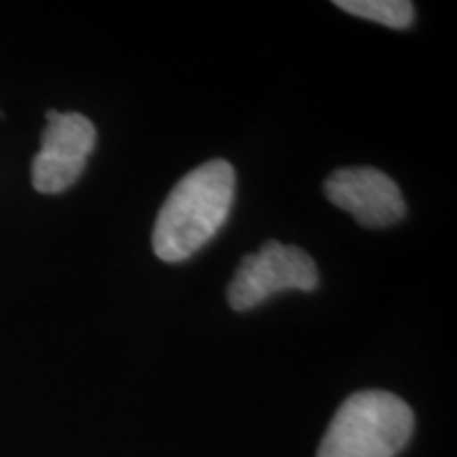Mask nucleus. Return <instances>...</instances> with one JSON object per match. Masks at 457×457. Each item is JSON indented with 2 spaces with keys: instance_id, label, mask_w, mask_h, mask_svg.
<instances>
[{
  "instance_id": "nucleus-1",
  "label": "nucleus",
  "mask_w": 457,
  "mask_h": 457,
  "mask_svg": "<svg viewBox=\"0 0 457 457\" xmlns=\"http://www.w3.org/2000/svg\"><path fill=\"white\" fill-rule=\"evenodd\" d=\"M236 199V170L210 159L176 182L153 228V250L163 262L197 254L225 225Z\"/></svg>"
},
{
  "instance_id": "nucleus-2",
  "label": "nucleus",
  "mask_w": 457,
  "mask_h": 457,
  "mask_svg": "<svg viewBox=\"0 0 457 457\" xmlns=\"http://www.w3.org/2000/svg\"><path fill=\"white\" fill-rule=\"evenodd\" d=\"M413 411L390 392L352 394L330 421L318 457H396L413 434Z\"/></svg>"
},
{
  "instance_id": "nucleus-3",
  "label": "nucleus",
  "mask_w": 457,
  "mask_h": 457,
  "mask_svg": "<svg viewBox=\"0 0 457 457\" xmlns=\"http://www.w3.org/2000/svg\"><path fill=\"white\" fill-rule=\"evenodd\" d=\"M320 284L316 262L305 250L265 242L259 253L244 256L228 284L227 299L236 312H248L282 290L312 293Z\"/></svg>"
},
{
  "instance_id": "nucleus-4",
  "label": "nucleus",
  "mask_w": 457,
  "mask_h": 457,
  "mask_svg": "<svg viewBox=\"0 0 457 457\" xmlns=\"http://www.w3.org/2000/svg\"><path fill=\"white\" fill-rule=\"evenodd\" d=\"M96 148V125L79 112H47L41 151L32 162V185L38 193L66 191L83 174Z\"/></svg>"
},
{
  "instance_id": "nucleus-5",
  "label": "nucleus",
  "mask_w": 457,
  "mask_h": 457,
  "mask_svg": "<svg viewBox=\"0 0 457 457\" xmlns=\"http://www.w3.org/2000/svg\"><path fill=\"white\" fill-rule=\"evenodd\" d=\"M324 193L337 208L364 227H390L407 214L403 193L390 176L377 168H343L324 182Z\"/></svg>"
},
{
  "instance_id": "nucleus-6",
  "label": "nucleus",
  "mask_w": 457,
  "mask_h": 457,
  "mask_svg": "<svg viewBox=\"0 0 457 457\" xmlns=\"http://www.w3.org/2000/svg\"><path fill=\"white\" fill-rule=\"evenodd\" d=\"M335 7L394 30H404L415 20V7L409 0H337Z\"/></svg>"
}]
</instances>
